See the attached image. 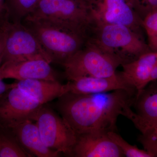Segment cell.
I'll return each instance as SVG.
<instances>
[{
  "instance_id": "1",
  "label": "cell",
  "mask_w": 157,
  "mask_h": 157,
  "mask_svg": "<svg viewBox=\"0 0 157 157\" xmlns=\"http://www.w3.org/2000/svg\"><path fill=\"white\" fill-rule=\"evenodd\" d=\"M136 94L124 90L95 94L68 92L58 98L56 106L76 135L93 132H117L118 117L133 120Z\"/></svg>"
},
{
  "instance_id": "2",
  "label": "cell",
  "mask_w": 157,
  "mask_h": 157,
  "mask_svg": "<svg viewBox=\"0 0 157 157\" xmlns=\"http://www.w3.org/2000/svg\"><path fill=\"white\" fill-rule=\"evenodd\" d=\"M86 42L122 66L151 51L141 36L121 25L95 22Z\"/></svg>"
},
{
  "instance_id": "3",
  "label": "cell",
  "mask_w": 157,
  "mask_h": 157,
  "mask_svg": "<svg viewBox=\"0 0 157 157\" xmlns=\"http://www.w3.org/2000/svg\"><path fill=\"white\" fill-rule=\"evenodd\" d=\"M25 19L48 24L86 41L95 24L88 6L79 0H40Z\"/></svg>"
},
{
  "instance_id": "4",
  "label": "cell",
  "mask_w": 157,
  "mask_h": 157,
  "mask_svg": "<svg viewBox=\"0 0 157 157\" xmlns=\"http://www.w3.org/2000/svg\"><path fill=\"white\" fill-rule=\"evenodd\" d=\"M21 22L36 37L52 63L62 65L86 42L83 37L45 23L25 19Z\"/></svg>"
},
{
  "instance_id": "5",
  "label": "cell",
  "mask_w": 157,
  "mask_h": 157,
  "mask_svg": "<svg viewBox=\"0 0 157 157\" xmlns=\"http://www.w3.org/2000/svg\"><path fill=\"white\" fill-rule=\"evenodd\" d=\"M2 25L6 34L2 65L37 59L52 63L36 37L22 22H10L7 20Z\"/></svg>"
},
{
  "instance_id": "6",
  "label": "cell",
  "mask_w": 157,
  "mask_h": 157,
  "mask_svg": "<svg viewBox=\"0 0 157 157\" xmlns=\"http://www.w3.org/2000/svg\"><path fill=\"white\" fill-rule=\"evenodd\" d=\"M62 66L68 80L83 76L111 77L117 73L120 66L87 42Z\"/></svg>"
},
{
  "instance_id": "7",
  "label": "cell",
  "mask_w": 157,
  "mask_h": 157,
  "mask_svg": "<svg viewBox=\"0 0 157 157\" xmlns=\"http://www.w3.org/2000/svg\"><path fill=\"white\" fill-rule=\"evenodd\" d=\"M34 121L43 143L48 148L71 156L77 135L62 117L44 104L39 109Z\"/></svg>"
},
{
  "instance_id": "8",
  "label": "cell",
  "mask_w": 157,
  "mask_h": 157,
  "mask_svg": "<svg viewBox=\"0 0 157 157\" xmlns=\"http://www.w3.org/2000/svg\"><path fill=\"white\" fill-rule=\"evenodd\" d=\"M88 7L95 22L126 26L144 37L143 20L132 0H90Z\"/></svg>"
},
{
  "instance_id": "9",
  "label": "cell",
  "mask_w": 157,
  "mask_h": 157,
  "mask_svg": "<svg viewBox=\"0 0 157 157\" xmlns=\"http://www.w3.org/2000/svg\"><path fill=\"white\" fill-rule=\"evenodd\" d=\"M43 105L14 85L0 102V124L9 129L25 121H33Z\"/></svg>"
},
{
  "instance_id": "10",
  "label": "cell",
  "mask_w": 157,
  "mask_h": 157,
  "mask_svg": "<svg viewBox=\"0 0 157 157\" xmlns=\"http://www.w3.org/2000/svg\"><path fill=\"white\" fill-rule=\"evenodd\" d=\"M71 157H124L107 132H93L77 135Z\"/></svg>"
},
{
  "instance_id": "11",
  "label": "cell",
  "mask_w": 157,
  "mask_h": 157,
  "mask_svg": "<svg viewBox=\"0 0 157 157\" xmlns=\"http://www.w3.org/2000/svg\"><path fill=\"white\" fill-rule=\"evenodd\" d=\"M50 64L44 59L3 64L0 67V78L57 81V74Z\"/></svg>"
},
{
  "instance_id": "12",
  "label": "cell",
  "mask_w": 157,
  "mask_h": 157,
  "mask_svg": "<svg viewBox=\"0 0 157 157\" xmlns=\"http://www.w3.org/2000/svg\"><path fill=\"white\" fill-rule=\"evenodd\" d=\"M68 92L76 94H95L124 90L131 92L136 91L121 75L120 72L109 77L83 76L69 80L67 83Z\"/></svg>"
},
{
  "instance_id": "13",
  "label": "cell",
  "mask_w": 157,
  "mask_h": 157,
  "mask_svg": "<svg viewBox=\"0 0 157 157\" xmlns=\"http://www.w3.org/2000/svg\"><path fill=\"white\" fill-rule=\"evenodd\" d=\"M13 136L32 157H57L60 153L43 143L36 124L28 120L9 128Z\"/></svg>"
},
{
  "instance_id": "14",
  "label": "cell",
  "mask_w": 157,
  "mask_h": 157,
  "mask_svg": "<svg viewBox=\"0 0 157 157\" xmlns=\"http://www.w3.org/2000/svg\"><path fill=\"white\" fill-rule=\"evenodd\" d=\"M136 112L132 122L139 131L157 126V82L147 85L135 98L133 105Z\"/></svg>"
},
{
  "instance_id": "15",
  "label": "cell",
  "mask_w": 157,
  "mask_h": 157,
  "mask_svg": "<svg viewBox=\"0 0 157 157\" xmlns=\"http://www.w3.org/2000/svg\"><path fill=\"white\" fill-rule=\"evenodd\" d=\"M157 61V52L151 51L144 54L134 61L122 65L121 75L135 89L136 97L149 84L151 73Z\"/></svg>"
},
{
  "instance_id": "16",
  "label": "cell",
  "mask_w": 157,
  "mask_h": 157,
  "mask_svg": "<svg viewBox=\"0 0 157 157\" xmlns=\"http://www.w3.org/2000/svg\"><path fill=\"white\" fill-rule=\"evenodd\" d=\"M14 83V86L42 105L68 92L67 84H62L58 80L26 79L17 80Z\"/></svg>"
},
{
  "instance_id": "17",
  "label": "cell",
  "mask_w": 157,
  "mask_h": 157,
  "mask_svg": "<svg viewBox=\"0 0 157 157\" xmlns=\"http://www.w3.org/2000/svg\"><path fill=\"white\" fill-rule=\"evenodd\" d=\"M40 0H6L8 16L11 14L13 22H21L35 9Z\"/></svg>"
},
{
  "instance_id": "18",
  "label": "cell",
  "mask_w": 157,
  "mask_h": 157,
  "mask_svg": "<svg viewBox=\"0 0 157 157\" xmlns=\"http://www.w3.org/2000/svg\"><path fill=\"white\" fill-rule=\"evenodd\" d=\"M31 157L15 137L0 134V157Z\"/></svg>"
},
{
  "instance_id": "19",
  "label": "cell",
  "mask_w": 157,
  "mask_h": 157,
  "mask_svg": "<svg viewBox=\"0 0 157 157\" xmlns=\"http://www.w3.org/2000/svg\"><path fill=\"white\" fill-rule=\"evenodd\" d=\"M108 136L119 147L124 157H153L145 150L140 149L136 145H133L128 143L117 132H110L107 133Z\"/></svg>"
},
{
  "instance_id": "20",
  "label": "cell",
  "mask_w": 157,
  "mask_h": 157,
  "mask_svg": "<svg viewBox=\"0 0 157 157\" xmlns=\"http://www.w3.org/2000/svg\"><path fill=\"white\" fill-rule=\"evenodd\" d=\"M143 28L147 38L148 45L151 51L157 50V8L148 13L143 19Z\"/></svg>"
},
{
  "instance_id": "21",
  "label": "cell",
  "mask_w": 157,
  "mask_h": 157,
  "mask_svg": "<svg viewBox=\"0 0 157 157\" xmlns=\"http://www.w3.org/2000/svg\"><path fill=\"white\" fill-rule=\"evenodd\" d=\"M140 132L138 141L153 157H157V126L146 128Z\"/></svg>"
},
{
  "instance_id": "22",
  "label": "cell",
  "mask_w": 157,
  "mask_h": 157,
  "mask_svg": "<svg viewBox=\"0 0 157 157\" xmlns=\"http://www.w3.org/2000/svg\"><path fill=\"white\" fill-rule=\"evenodd\" d=\"M132 2L135 11L142 20L157 8V0H132Z\"/></svg>"
},
{
  "instance_id": "23",
  "label": "cell",
  "mask_w": 157,
  "mask_h": 157,
  "mask_svg": "<svg viewBox=\"0 0 157 157\" xmlns=\"http://www.w3.org/2000/svg\"><path fill=\"white\" fill-rule=\"evenodd\" d=\"M6 34L2 25L0 27V67L2 64L6 44Z\"/></svg>"
},
{
  "instance_id": "24",
  "label": "cell",
  "mask_w": 157,
  "mask_h": 157,
  "mask_svg": "<svg viewBox=\"0 0 157 157\" xmlns=\"http://www.w3.org/2000/svg\"><path fill=\"white\" fill-rule=\"evenodd\" d=\"M8 17L6 0H0V20H4L5 21Z\"/></svg>"
},
{
  "instance_id": "25",
  "label": "cell",
  "mask_w": 157,
  "mask_h": 157,
  "mask_svg": "<svg viewBox=\"0 0 157 157\" xmlns=\"http://www.w3.org/2000/svg\"><path fill=\"white\" fill-rule=\"evenodd\" d=\"M3 79L0 78V96L6 94L7 91L14 87V83L7 84L4 82Z\"/></svg>"
},
{
  "instance_id": "26",
  "label": "cell",
  "mask_w": 157,
  "mask_h": 157,
  "mask_svg": "<svg viewBox=\"0 0 157 157\" xmlns=\"http://www.w3.org/2000/svg\"><path fill=\"white\" fill-rule=\"evenodd\" d=\"M157 80V63L155 65L154 67L153 68L151 73L150 76L149 81L150 83L152 82L156 81Z\"/></svg>"
},
{
  "instance_id": "27",
  "label": "cell",
  "mask_w": 157,
  "mask_h": 157,
  "mask_svg": "<svg viewBox=\"0 0 157 157\" xmlns=\"http://www.w3.org/2000/svg\"><path fill=\"white\" fill-rule=\"evenodd\" d=\"M79 1H81L82 2L84 3L88 6L89 3H90V0H79Z\"/></svg>"
},
{
  "instance_id": "28",
  "label": "cell",
  "mask_w": 157,
  "mask_h": 157,
  "mask_svg": "<svg viewBox=\"0 0 157 157\" xmlns=\"http://www.w3.org/2000/svg\"><path fill=\"white\" fill-rule=\"evenodd\" d=\"M156 52H157V51H156Z\"/></svg>"
},
{
  "instance_id": "29",
  "label": "cell",
  "mask_w": 157,
  "mask_h": 157,
  "mask_svg": "<svg viewBox=\"0 0 157 157\" xmlns=\"http://www.w3.org/2000/svg\"></svg>"
}]
</instances>
